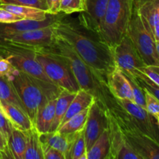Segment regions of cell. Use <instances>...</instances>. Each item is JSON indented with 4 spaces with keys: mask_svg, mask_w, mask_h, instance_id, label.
Wrapping results in <instances>:
<instances>
[{
    "mask_svg": "<svg viewBox=\"0 0 159 159\" xmlns=\"http://www.w3.org/2000/svg\"><path fill=\"white\" fill-rule=\"evenodd\" d=\"M54 34L66 41L81 58L107 82V77L116 68L110 47L96 34L79 23L62 17L54 23Z\"/></svg>",
    "mask_w": 159,
    "mask_h": 159,
    "instance_id": "6da1fadb",
    "label": "cell"
},
{
    "mask_svg": "<svg viewBox=\"0 0 159 159\" xmlns=\"http://www.w3.org/2000/svg\"><path fill=\"white\" fill-rule=\"evenodd\" d=\"M48 47L66 61L79 88L92 93L96 100L106 110L107 101L111 94L107 82L89 66L75 50L61 38L55 35L53 43Z\"/></svg>",
    "mask_w": 159,
    "mask_h": 159,
    "instance_id": "7a4b0ae2",
    "label": "cell"
},
{
    "mask_svg": "<svg viewBox=\"0 0 159 159\" xmlns=\"http://www.w3.org/2000/svg\"><path fill=\"white\" fill-rule=\"evenodd\" d=\"M7 78L18 93L33 125L39 109L49 100L57 99L62 90L54 84L32 77L16 68Z\"/></svg>",
    "mask_w": 159,
    "mask_h": 159,
    "instance_id": "3957f363",
    "label": "cell"
},
{
    "mask_svg": "<svg viewBox=\"0 0 159 159\" xmlns=\"http://www.w3.org/2000/svg\"><path fill=\"white\" fill-rule=\"evenodd\" d=\"M107 108L117 123L126 141L142 159H159V144L138 130L113 95L107 100Z\"/></svg>",
    "mask_w": 159,
    "mask_h": 159,
    "instance_id": "277c9868",
    "label": "cell"
},
{
    "mask_svg": "<svg viewBox=\"0 0 159 159\" xmlns=\"http://www.w3.org/2000/svg\"><path fill=\"white\" fill-rule=\"evenodd\" d=\"M134 0H109L102 23L100 40L110 48L127 34L134 9Z\"/></svg>",
    "mask_w": 159,
    "mask_h": 159,
    "instance_id": "5b68a950",
    "label": "cell"
},
{
    "mask_svg": "<svg viewBox=\"0 0 159 159\" xmlns=\"http://www.w3.org/2000/svg\"><path fill=\"white\" fill-rule=\"evenodd\" d=\"M35 59L54 85L73 93H77L80 89L66 61L51 51L49 47L37 50Z\"/></svg>",
    "mask_w": 159,
    "mask_h": 159,
    "instance_id": "8992f818",
    "label": "cell"
},
{
    "mask_svg": "<svg viewBox=\"0 0 159 159\" xmlns=\"http://www.w3.org/2000/svg\"><path fill=\"white\" fill-rule=\"evenodd\" d=\"M127 34L130 37L145 65L159 66L155 39L148 23L134 8Z\"/></svg>",
    "mask_w": 159,
    "mask_h": 159,
    "instance_id": "52a82bcc",
    "label": "cell"
},
{
    "mask_svg": "<svg viewBox=\"0 0 159 159\" xmlns=\"http://www.w3.org/2000/svg\"><path fill=\"white\" fill-rule=\"evenodd\" d=\"M111 49L116 66L125 75H134L137 70L145 66L127 34Z\"/></svg>",
    "mask_w": 159,
    "mask_h": 159,
    "instance_id": "ba28073f",
    "label": "cell"
},
{
    "mask_svg": "<svg viewBox=\"0 0 159 159\" xmlns=\"http://www.w3.org/2000/svg\"><path fill=\"white\" fill-rule=\"evenodd\" d=\"M116 102L128 113L138 130L159 144V125L155 116L146 109L137 105L129 99H116Z\"/></svg>",
    "mask_w": 159,
    "mask_h": 159,
    "instance_id": "9c48e42d",
    "label": "cell"
},
{
    "mask_svg": "<svg viewBox=\"0 0 159 159\" xmlns=\"http://www.w3.org/2000/svg\"><path fill=\"white\" fill-rule=\"evenodd\" d=\"M108 119V131L110 148L107 159H142L126 141L117 123L108 109H106Z\"/></svg>",
    "mask_w": 159,
    "mask_h": 159,
    "instance_id": "30bf717a",
    "label": "cell"
},
{
    "mask_svg": "<svg viewBox=\"0 0 159 159\" xmlns=\"http://www.w3.org/2000/svg\"><path fill=\"white\" fill-rule=\"evenodd\" d=\"M107 127L108 119L106 110L98 101L95 100L90 106L88 118L84 128L87 152L104 130L107 129Z\"/></svg>",
    "mask_w": 159,
    "mask_h": 159,
    "instance_id": "8fae6325",
    "label": "cell"
},
{
    "mask_svg": "<svg viewBox=\"0 0 159 159\" xmlns=\"http://www.w3.org/2000/svg\"><path fill=\"white\" fill-rule=\"evenodd\" d=\"M54 37L55 34H54V24H53L44 27L22 31L12 36L10 38H8L2 43H17V44L24 45L38 50L40 48L50 46L54 41Z\"/></svg>",
    "mask_w": 159,
    "mask_h": 159,
    "instance_id": "7c38bea8",
    "label": "cell"
},
{
    "mask_svg": "<svg viewBox=\"0 0 159 159\" xmlns=\"http://www.w3.org/2000/svg\"><path fill=\"white\" fill-rule=\"evenodd\" d=\"M109 0H85V9L81 12L79 23L87 30L100 37Z\"/></svg>",
    "mask_w": 159,
    "mask_h": 159,
    "instance_id": "4fadbf2b",
    "label": "cell"
},
{
    "mask_svg": "<svg viewBox=\"0 0 159 159\" xmlns=\"http://www.w3.org/2000/svg\"><path fill=\"white\" fill-rule=\"evenodd\" d=\"M66 14L60 12L57 15L48 16V18L43 21L37 20H23L20 21L15 22L11 23H0V43H3L8 38H10L16 34L28 30L37 29V28L44 27V26H51L54 23L65 16Z\"/></svg>",
    "mask_w": 159,
    "mask_h": 159,
    "instance_id": "5bb4252c",
    "label": "cell"
},
{
    "mask_svg": "<svg viewBox=\"0 0 159 159\" xmlns=\"http://www.w3.org/2000/svg\"><path fill=\"white\" fill-rule=\"evenodd\" d=\"M107 85L110 93L116 99L133 101L130 81L126 75L116 67L107 77Z\"/></svg>",
    "mask_w": 159,
    "mask_h": 159,
    "instance_id": "9a60e30c",
    "label": "cell"
},
{
    "mask_svg": "<svg viewBox=\"0 0 159 159\" xmlns=\"http://www.w3.org/2000/svg\"><path fill=\"white\" fill-rule=\"evenodd\" d=\"M56 99H51L47 102L37 112L34 127L40 134L48 133L51 130L55 113Z\"/></svg>",
    "mask_w": 159,
    "mask_h": 159,
    "instance_id": "2e32d148",
    "label": "cell"
},
{
    "mask_svg": "<svg viewBox=\"0 0 159 159\" xmlns=\"http://www.w3.org/2000/svg\"><path fill=\"white\" fill-rule=\"evenodd\" d=\"M95 100H96V98H95V96L92 93L80 89L76 93L74 99H72V101L70 103L60 126L65 124L67 120H68L70 118L74 116L77 113H80V112L83 111L85 109L89 108Z\"/></svg>",
    "mask_w": 159,
    "mask_h": 159,
    "instance_id": "e0dca14e",
    "label": "cell"
},
{
    "mask_svg": "<svg viewBox=\"0 0 159 159\" xmlns=\"http://www.w3.org/2000/svg\"><path fill=\"white\" fill-rule=\"evenodd\" d=\"M76 133L63 134L57 131L48 132L40 134V140L43 144H48L61 152L65 155V157H66L71 147V141L75 136Z\"/></svg>",
    "mask_w": 159,
    "mask_h": 159,
    "instance_id": "ac0fdd59",
    "label": "cell"
},
{
    "mask_svg": "<svg viewBox=\"0 0 159 159\" xmlns=\"http://www.w3.org/2000/svg\"><path fill=\"white\" fill-rule=\"evenodd\" d=\"M2 106L5 115L9 120L14 128L23 131H27L33 128L34 125L26 112L9 103L3 102Z\"/></svg>",
    "mask_w": 159,
    "mask_h": 159,
    "instance_id": "d6986e66",
    "label": "cell"
},
{
    "mask_svg": "<svg viewBox=\"0 0 159 159\" xmlns=\"http://www.w3.org/2000/svg\"><path fill=\"white\" fill-rule=\"evenodd\" d=\"M0 8L19 16L23 20L43 21L46 20L50 15L46 11L42 10V9L29 7V6H19V5L0 3Z\"/></svg>",
    "mask_w": 159,
    "mask_h": 159,
    "instance_id": "ffe728a7",
    "label": "cell"
},
{
    "mask_svg": "<svg viewBox=\"0 0 159 159\" xmlns=\"http://www.w3.org/2000/svg\"><path fill=\"white\" fill-rule=\"evenodd\" d=\"M76 93L67 91L62 89L59 96L56 99L55 105V113H54V118L53 124L51 125V130L49 132H54L58 129L60 127L61 123L66 113L67 110L69 107L70 103L75 96Z\"/></svg>",
    "mask_w": 159,
    "mask_h": 159,
    "instance_id": "44dd1931",
    "label": "cell"
},
{
    "mask_svg": "<svg viewBox=\"0 0 159 159\" xmlns=\"http://www.w3.org/2000/svg\"><path fill=\"white\" fill-rule=\"evenodd\" d=\"M0 102L9 103L26 112L23 102L20 100L11 81L6 76L0 77Z\"/></svg>",
    "mask_w": 159,
    "mask_h": 159,
    "instance_id": "7402d4cb",
    "label": "cell"
},
{
    "mask_svg": "<svg viewBox=\"0 0 159 159\" xmlns=\"http://www.w3.org/2000/svg\"><path fill=\"white\" fill-rule=\"evenodd\" d=\"M27 134L26 131L12 128V133L8 139V147L15 159H23L26 148Z\"/></svg>",
    "mask_w": 159,
    "mask_h": 159,
    "instance_id": "603a6c76",
    "label": "cell"
},
{
    "mask_svg": "<svg viewBox=\"0 0 159 159\" xmlns=\"http://www.w3.org/2000/svg\"><path fill=\"white\" fill-rule=\"evenodd\" d=\"M27 141L23 159H43L42 144L40 140V134L34 127L26 131Z\"/></svg>",
    "mask_w": 159,
    "mask_h": 159,
    "instance_id": "cb8c5ba5",
    "label": "cell"
},
{
    "mask_svg": "<svg viewBox=\"0 0 159 159\" xmlns=\"http://www.w3.org/2000/svg\"><path fill=\"white\" fill-rule=\"evenodd\" d=\"M110 142L108 128L95 141L87 152V159H107L110 153Z\"/></svg>",
    "mask_w": 159,
    "mask_h": 159,
    "instance_id": "d4e9b609",
    "label": "cell"
},
{
    "mask_svg": "<svg viewBox=\"0 0 159 159\" xmlns=\"http://www.w3.org/2000/svg\"><path fill=\"white\" fill-rule=\"evenodd\" d=\"M89 108L90 107L70 118L65 124L60 126L56 131L63 134H69L79 132L85 128V123H86L89 112Z\"/></svg>",
    "mask_w": 159,
    "mask_h": 159,
    "instance_id": "484cf974",
    "label": "cell"
},
{
    "mask_svg": "<svg viewBox=\"0 0 159 159\" xmlns=\"http://www.w3.org/2000/svg\"><path fill=\"white\" fill-rule=\"evenodd\" d=\"M65 159H87L84 129L76 133Z\"/></svg>",
    "mask_w": 159,
    "mask_h": 159,
    "instance_id": "4316f807",
    "label": "cell"
},
{
    "mask_svg": "<svg viewBox=\"0 0 159 159\" xmlns=\"http://www.w3.org/2000/svg\"><path fill=\"white\" fill-rule=\"evenodd\" d=\"M133 76L138 84L142 87L144 89L147 90L152 93L154 96L159 100V85L154 83L149 78H148L144 73L141 72L140 70H137L136 72Z\"/></svg>",
    "mask_w": 159,
    "mask_h": 159,
    "instance_id": "83f0119b",
    "label": "cell"
},
{
    "mask_svg": "<svg viewBox=\"0 0 159 159\" xmlns=\"http://www.w3.org/2000/svg\"><path fill=\"white\" fill-rule=\"evenodd\" d=\"M85 9V0H61V12L68 15L74 12H81Z\"/></svg>",
    "mask_w": 159,
    "mask_h": 159,
    "instance_id": "f1b7e54d",
    "label": "cell"
},
{
    "mask_svg": "<svg viewBox=\"0 0 159 159\" xmlns=\"http://www.w3.org/2000/svg\"><path fill=\"white\" fill-rule=\"evenodd\" d=\"M127 79L130 81V85L132 89V94H133V102L137 105L145 109V96L144 91L142 87L137 82L134 78L129 75H126Z\"/></svg>",
    "mask_w": 159,
    "mask_h": 159,
    "instance_id": "f546056e",
    "label": "cell"
},
{
    "mask_svg": "<svg viewBox=\"0 0 159 159\" xmlns=\"http://www.w3.org/2000/svg\"><path fill=\"white\" fill-rule=\"evenodd\" d=\"M1 3L19 5V6H29L42 9L48 12V6L46 0H0Z\"/></svg>",
    "mask_w": 159,
    "mask_h": 159,
    "instance_id": "4dcf8cb0",
    "label": "cell"
},
{
    "mask_svg": "<svg viewBox=\"0 0 159 159\" xmlns=\"http://www.w3.org/2000/svg\"><path fill=\"white\" fill-rule=\"evenodd\" d=\"M145 96V109L151 115L155 118L159 116V100L152 93L144 89Z\"/></svg>",
    "mask_w": 159,
    "mask_h": 159,
    "instance_id": "1f68e13d",
    "label": "cell"
},
{
    "mask_svg": "<svg viewBox=\"0 0 159 159\" xmlns=\"http://www.w3.org/2000/svg\"><path fill=\"white\" fill-rule=\"evenodd\" d=\"M138 70L144 73L148 78L151 79L154 83L159 85V66L155 65H145Z\"/></svg>",
    "mask_w": 159,
    "mask_h": 159,
    "instance_id": "d6a6232c",
    "label": "cell"
},
{
    "mask_svg": "<svg viewBox=\"0 0 159 159\" xmlns=\"http://www.w3.org/2000/svg\"><path fill=\"white\" fill-rule=\"evenodd\" d=\"M13 127L10 123L9 120L8 119L7 116L5 115L4 112L0 110V132L3 134V136L6 138V139H9Z\"/></svg>",
    "mask_w": 159,
    "mask_h": 159,
    "instance_id": "836d02e7",
    "label": "cell"
},
{
    "mask_svg": "<svg viewBox=\"0 0 159 159\" xmlns=\"http://www.w3.org/2000/svg\"><path fill=\"white\" fill-rule=\"evenodd\" d=\"M42 144L43 159H65V155L60 151L51 147L46 144Z\"/></svg>",
    "mask_w": 159,
    "mask_h": 159,
    "instance_id": "e575fe53",
    "label": "cell"
},
{
    "mask_svg": "<svg viewBox=\"0 0 159 159\" xmlns=\"http://www.w3.org/2000/svg\"><path fill=\"white\" fill-rule=\"evenodd\" d=\"M21 17L9 11L0 8V23H11L23 20Z\"/></svg>",
    "mask_w": 159,
    "mask_h": 159,
    "instance_id": "d590c367",
    "label": "cell"
},
{
    "mask_svg": "<svg viewBox=\"0 0 159 159\" xmlns=\"http://www.w3.org/2000/svg\"><path fill=\"white\" fill-rule=\"evenodd\" d=\"M14 70H15V68L12 66V64L7 58L6 57L0 58V77H3V76L8 77L12 74Z\"/></svg>",
    "mask_w": 159,
    "mask_h": 159,
    "instance_id": "8d00e7d4",
    "label": "cell"
},
{
    "mask_svg": "<svg viewBox=\"0 0 159 159\" xmlns=\"http://www.w3.org/2000/svg\"><path fill=\"white\" fill-rule=\"evenodd\" d=\"M0 152H1V157L2 158H13L9 147H8L7 140L6 139L2 134L0 132Z\"/></svg>",
    "mask_w": 159,
    "mask_h": 159,
    "instance_id": "74e56055",
    "label": "cell"
},
{
    "mask_svg": "<svg viewBox=\"0 0 159 159\" xmlns=\"http://www.w3.org/2000/svg\"><path fill=\"white\" fill-rule=\"evenodd\" d=\"M61 0H46L48 6V13L51 15H57L61 12L60 6Z\"/></svg>",
    "mask_w": 159,
    "mask_h": 159,
    "instance_id": "f35d334b",
    "label": "cell"
},
{
    "mask_svg": "<svg viewBox=\"0 0 159 159\" xmlns=\"http://www.w3.org/2000/svg\"><path fill=\"white\" fill-rule=\"evenodd\" d=\"M155 45H156L157 53H158V57H159V41L155 42Z\"/></svg>",
    "mask_w": 159,
    "mask_h": 159,
    "instance_id": "ab89813d",
    "label": "cell"
},
{
    "mask_svg": "<svg viewBox=\"0 0 159 159\" xmlns=\"http://www.w3.org/2000/svg\"><path fill=\"white\" fill-rule=\"evenodd\" d=\"M0 110H1V111H3V108H2V106L1 102H0Z\"/></svg>",
    "mask_w": 159,
    "mask_h": 159,
    "instance_id": "60d3db41",
    "label": "cell"
},
{
    "mask_svg": "<svg viewBox=\"0 0 159 159\" xmlns=\"http://www.w3.org/2000/svg\"><path fill=\"white\" fill-rule=\"evenodd\" d=\"M156 120H157V122H158V125H159V116H157Z\"/></svg>",
    "mask_w": 159,
    "mask_h": 159,
    "instance_id": "b9f144b4",
    "label": "cell"
},
{
    "mask_svg": "<svg viewBox=\"0 0 159 159\" xmlns=\"http://www.w3.org/2000/svg\"><path fill=\"white\" fill-rule=\"evenodd\" d=\"M0 159H2V158H1V154H0Z\"/></svg>",
    "mask_w": 159,
    "mask_h": 159,
    "instance_id": "7bdbcfd3",
    "label": "cell"
},
{
    "mask_svg": "<svg viewBox=\"0 0 159 159\" xmlns=\"http://www.w3.org/2000/svg\"><path fill=\"white\" fill-rule=\"evenodd\" d=\"M0 3H1V2H0Z\"/></svg>",
    "mask_w": 159,
    "mask_h": 159,
    "instance_id": "ee69618b",
    "label": "cell"
}]
</instances>
